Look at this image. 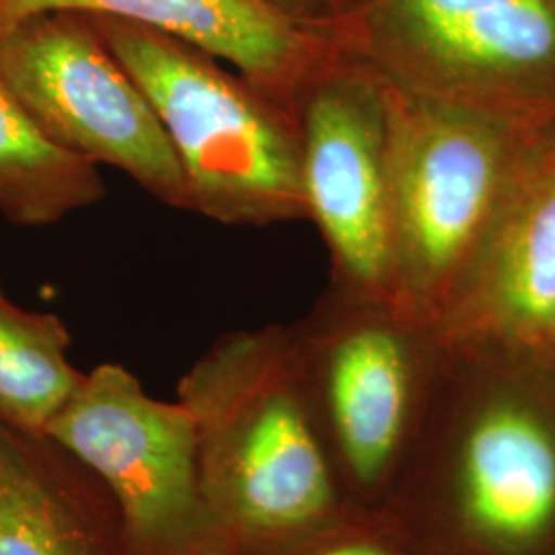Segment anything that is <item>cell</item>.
I'll return each instance as SVG.
<instances>
[{
  "label": "cell",
  "mask_w": 555,
  "mask_h": 555,
  "mask_svg": "<svg viewBox=\"0 0 555 555\" xmlns=\"http://www.w3.org/2000/svg\"><path fill=\"white\" fill-rule=\"evenodd\" d=\"M380 80L399 318L433 334L545 140L511 119Z\"/></svg>",
  "instance_id": "cell-1"
},
{
  "label": "cell",
  "mask_w": 555,
  "mask_h": 555,
  "mask_svg": "<svg viewBox=\"0 0 555 555\" xmlns=\"http://www.w3.org/2000/svg\"><path fill=\"white\" fill-rule=\"evenodd\" d=\"M438 352L463 377L440 358L455 380L437 393L428 555H555V371Z\"/></svg>",
  "instance_id": "cell-2"
},
{
  "label": "cell",
  "mask_w": 555,
  "mask_h": 555,
  "mask_svg": "<svg viewBox=\"0 0 555 555\" xmlns=\"http://www.w3.org/2000/svg\"><path fill=\"white\" fill-rule=\"evenodd\" d=\"M153 103L190 210L222 224L305 219L297 118L219 60L159 31L82 15Z\"/></svg>",
  "instance_id": "cell-3"
},
{
  "label": "cell",
  "mask_w": 555,
  "mask_h": 555,
  "mask_svg": "<svg viewBox=\"0 0 555 555\" xmlns=\"http://www.w3.org/2000/svg\"><path fill=\"white\" fill-rule=\"evenodd\" d=\"M341 54L383 80L555 128V0H354Z\"/></svg>",
  "instance_id": "cell-4"
},
{
  "label": "cell",
  "mask_w": 555,
  "mask_h": 555,
  "mask_svg": "<svg viewBox=\"0 0 555 555\" xmlns=\"http://www.w3.org/2000/svg\"><path fill=\"white\" fill-rule=\"evenodd\" d=\"M0 79L64 151L119 169L163 204L190 210L153 103L87 17L52 13L0 34Z\"/></svg>",
  "instance_id": "cell-5"
},
{
  "label": "cell",
  "mask_w": 555,
  "mask_h": 555,
  "mask_svg": "<svg viewBox=\"0 0 555 555\" xmlns=\"http://www.w3.org/2000/svg\"><path fill=\"white\" fill-rule=\"evenodd\" d=\"M307 219L318 224L350 297L391 307L393 220L387 105L375 73L346 54L297 105Z\"/></svg>",
  "instance_id": "cell-6"
},
{
  "label": "cell",
  "mask_w": 555,
  "mask_h": 555,
  "mask_svg": "<svg viewBox=\"0 0 555 555\" xmlns=\"http://www.w3.org/2000/svg\"><path fill=\"white\" fill-rule=\"evenodd\" d=\"M196 424L194 408L153 399L126 369L103 364L43 433L114 490L139 533L160 535L194 504Z\"/></svg>",
  "instance_id": "cell-7"
},
{
  "label": "cell",
  "mask_w": 555,
  "mask_h": 555,
  "mask_svg": "<svg viewBox=\"0 0 555 555\" xmlns=\"http://www.w3.org/2000/svg\"><path fill=\"white\" fill-rule=\"evenodd\" d=\"M430 337L440 350L498 354L555 371V137L516 181Z\"/></svg>",
  "instance_id": "cell-8"
},
{
  "label": "cell",
  "mask_w": 555,
  "mask_h": 555,
  "mask_svg": "<svg viewBox=\"0 0 555 555\" xmlns=\"http://www.w3.org/2000/svg\"><path fill=\"white\" fill-rule=\"evenodd\" d=\"M52 13L124 21L229 62L297 118L305 89L341 52L274 0H0V34Z\"/></svg>",
  "instance_id": "cell-9"
},
{
  "label": "cell",
  "mask_w": 555,
  "mask_h": 555,
  "mask_svg": "<svg viewBox=\"0 0 555 555\" xmlns=\"http://www.w3.org/2000/svg\"><path fill=\"white\" fill-rule=\"evenodd\" d=\"M247 408L237 453L238 504L263 529H302L332 511L334 483L276 337H243L217 354Z\"/></svg>",
  "instance_id": "cell-10"
},
{
  "label": "cell",
  "mask_w": 555,
  "mask_h": 555,
  "mask_svg": "<svg viewBox=\"0 0 555 555\" xmlns=\"http://www.w3.org/2000/svg\"><path fill=\"white\" fill-rule=\"evenodd\" d=\"M358 300L362 311L325 339L319 371L344 461L360 483L373 486L410 433L424 387L416 337L426 330L387 302Z\"/></svg>",
  "instance_id": "cell-11"
},
{
  "label": "cell",
  "mask_w": 555,
  "mask_h": 555,
  "mask_svg": "<svg viewBox=\"0 0 555 555\" xmlns=\"http://www.w3.org/2000/svg\"><path fill=\"white\" fill-rule=\"evenodd\" d=\"M105 196L100 167L50 139L0 79V215L48 227Z\"/></svg>",
  "instance_id": "cell-12"
},
{
  "label": "cell",
  "mask_w": 555,
  "mask_h": 555,
  "mask_svg": "<svg viewBox=\"0 0 555 555\" xmlns=\"http://www.w3.org/2000/svg\"><path fill=\"white\" fill-rule=\"evenodd\" d=\"M66 350L60 319L21 309L0 288V417L46 430L82 378Z\"/></svg>",
  "instance_id": "cell-13"
},
{
  "label": "cell",
  "mask_w": 555,
  "mask_h": 555,
  "mask_svg": "<svg viewBox=\"0 0 555 555\" xmlns=\"http://www.w3.org/2000/svg\"><path fill=\"white\" fill-rule=\"evenodd\" d=\"M0 555H85L59 504L11 461L0 463Z\"/></svg>",
  "instance_id": "cell-14"
},
{
  "label": "cell",
  "mask_w": 555,
  "mask_h": 555,
  "mask_svg": "<svg viewBox=\"0 0 555 555\" xmlns=\"http://www.w3.org/2000/svg\"><path fill=\"white\" fill-rule=\"evenodd\" d=\"M315 555H396L380 545L366 543V541H354V543H341L327 550H321Z\"/></svg>",
  "instance_id": "cell-15"
},
{
  "label": "cell",
  "mask_w": 555,
  "mask_h": 555,
  "mask_svg": "<svg viewBox=\"0 0 555 555\" xmlns=\"http://www.w3.org/2000/svg\"><path fill=\"white\" fill-rule=\"evenodd\" d=\"M274 2H276V0H274Z\"/></svg>",
  "instance_id": "cell-16"
}]
</instances>
